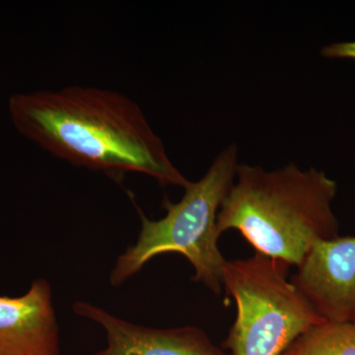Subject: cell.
Wrapping results in <instances>:
<instances>
[{"label":"cell","mask_w":355,"mask_h":355,"mask_svg":"<svg viewBox=\"0 0 355 355\" xmlns=\"http://www.w3.org/2000/svg\"><path fill=\"white\" fill-rule=\"evenodd\" d=\"M8 111L18 132L70 164L114 177L139 173L161 186L190 184L141 108L118 91L74 85L17 93Z\"/></svg>","instance_id":"obj_1"},{"label":"cell","mask_w":355,"mask_h":355,"mask_svg":"<svg viewBox=\"0 0 355 355\" xmlns=\"http://www.w3.org/2000/svg\"><path fill=\"white\" fill-rule=\"evenodd\" d=\"M235 179L217 216L219 235L239 231L254 253L296 268L318 242L340 236L338 184L324 171L239 164Z\"/></svg>","instance_id":"obj_2"},{"label":"cell","mask_w":355,"mask_h":355,"mask_svg":"<svg viewBox=\"0 0 355 355\" xmlns=\"http://www.w3.org/2000/svg\"><path fill=\"white\" fill-rule=\"evenodd\" d=\"M238 166V148L231 144L217 155L202 179L190 182L179 202L164 198V217L151 220L137 207L141 222L139 238L114 263L112 286H121L159 254L178 253L193 266L195 282L220 293L227 261L218 248L217 216L234 184Z\"/></svg>","instance_id":"obj_3"},{"label":"cell","mask_w":355,"mask_h":355,"mask_svg":"<svg viewBox=\"0 0 355 355\" xmlns=\"http://www.w3.org/2000/svg\"><path fill=\"white\" fill-rule=\"evenodd\" d=\"M291 266L259 253L227 261L223 288L236 304L224 340L231 355H282L324 320L288 279Z\"/></svg>","instance_id":"obj_4"},{"label":"cell","mask_w":355,"mask_h":355,"mask_svg":"<svg viewBox=\"0 0 355 355\" xmlns=\"http://www.w3.org/2000/svg\"><path fill=\"white\" fill-rule=\"evenodd\" d=\"M291 282L324 321L355 324V236L318 242Z\"/></svg>","instance_id":"obj_5"},{"label":"cell","mask_w":355,"mask_h":355,"mask_svg":"<svg viewBox=\"0 0 355 355\" xmlns=\"http://www.w3.org/2000/svg\"><path fill=\"white\" fill-rule=\"evenodd\" d=\"M72 309L106 331V347L92 355H231L198 327L148 328L125 321L86 301H77Z\"/></svg>","instance_id":"obj_6"},{"label":"cell","mask_w":355,"mask_h":355,"mask_svg":"<svg viewBox=\"0 0 355 355\" xmlns=\"http://www.w3.org/2000/svg\"><path fill=\"white\" fill-rule=\"evenodd\" d=\"M0 355H60L53 292L36 279L23 295L0 296Z\"/></svg>","instance_id":"obj_7"},{"label":"cell","mask_w":355,"mask_h":355,"mask_svg":"<svg viewBox=\"0 0 355 355\" xmlns=\"http://www.w3.org/2000/svg\"><path fill=\"white\" fill-rule=\"evenodd\" d=\"M282 355H355V324L324 321L299 336Z\"/></svg>","instance_id":"obj_8"},{"label":"cell","mask_w":355,"mask_h":355,"mask_svg":"<svg viewBox=\"0 0 355 355\" xmlns=\"http://www.w3.org/2000/svg\"><path fill=\"white\" fill-rule=\"evenodd\" d=\"M321 55L326 58H349L355 60V41L331 43L324 46Z\"/></svg>","instance_id":"obj_9"}]
</instances>
